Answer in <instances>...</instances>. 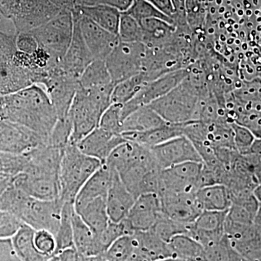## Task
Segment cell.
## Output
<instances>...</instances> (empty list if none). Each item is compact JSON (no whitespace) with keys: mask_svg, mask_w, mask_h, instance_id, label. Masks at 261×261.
Here are the masks:
<instances>
[{"mask_svg":"<svg viewBox=\"0 0 261 261\" xmlns=\"http://www.w3.org/2000/svg\"><path fill=\"white\" fill-rule=\"evenodd\" d=\"M0 112L10 121L27 127L47 142L58 120L47 92L37 84L5 99Z\"/></svg>","mask_w":261,"mask_h":261,"instance_id":"6da1fadb","label":"cell"},{"mask_svg":"<svg viewBox=\"0 0 261 261\" xmlns=\"http://www.w3.org/2000/svg\"><path fill=\"white\" fill-rule=\"evenodd\" d=\"M209 96L206 87L187 75L176 88L149 106L168 123L183 124L200 121L202 103Z\"/></svg>","mask_w":261,"mask_h":261,"instance_id":"7a4b0ae2","label":"cell"},{"mask_svg":"<svg viewBox=\"0 0 261 261\" xmlns=\"http://www.w3.org/2000/svg\"><path fill=\"white\" fill-rule=\"evenodd\" d=\"M114 87L84 89L80 86L70 110L73 124L70 142L78 143L99 126L103 113L112 104L111 94Z\"/></svg>","mask_w":261,"mask_h":261,"instance_id":"3957f363","label":"cell"},{"mask_svg":"<svg viewBox=\"0 0 261 261\" xmlns=\"http://www.w3.org/2000/svg\"><path fill=\"white\" fill-rule=\"evenodd\" d=\"M102 165L99 160L83 153L76 144L70 142L63 151L60 168V199L74 204L84 184Z\"/></svg>","mask_w":261,"mask_h":261,"instance_id":"277c9868","label":"cell"},{"mask_svg":"<svg viewBox=\"0 0 261 261\" xmlns=\"http://www.w3.org/2000/svg\"><path fill=\"white\" fill-rule=\"evenodd\" d=\"M30 32L37 39L39 47L47 51L57 63L64 56L71 43L73 14L71 12L62 11L56 18Z\"/></svg>","mask_w":261,"mask_h":261,"instance_id":"5b68a950","label":"cell"},{"mask_svg":"<svg viewBox=\"0 0 261 261\" xmlns=\"http://www.w3.org/2000/svg\"><path fill=\"white\" fill-rule=\"evenodd\" d=\"M147 47L143 43L119 42L106 63L113 83L117 84L140 73Z\"/></svg>","mask_w":261,"mask_h":261,"instance_id":"8992f818","label":"cell"},{"mask_svg":"<svg viewBox=\"0 0 261 261\" xmlns=\"http://www.w3.org/2000/svg\"><path fill=\"white\" fill-rule=\"evenodd\" d=\"M63 204L61 199L42 200L29 196L16 217L36 231L46 230L56 236L61 224Z\"/></svg>","mask_w":261,"mask_h":261,"instance_id":"52a82bcc","label":"cell"},{"mask_svg":"<svg viewBox=\"0 0 261 261\" xmlns=\"http://www.w3.org/2000/svg\"><path fill=\"white\" fill-rule=\"evenodd\" d=\"M190 71L188 68H180L161 75L157 80L146 84L132 100L123 105L121 111L123 121L136 110L149 106L169 93L187 78Z\"/></svg>","mask_w":261,"mask_h":261,"instance_id":"ba28073f","label":"cell"},{"mask_svg":"<svg viewBox=\"0 0 261 261\" xmlns=\"http://www.w3.org/2000/svg\"><path fill=\"white\" fill-rule=\"evenodd\" d=\"M202 167V162H187L162 170L159 195L197 191Z\"/></svg>","mask_w":261,"mask_h":261,"instance_id":"9c48e42d","label":"cell"},{"mask_svg":"<svg viewBox=\"0 0 261 261\" xmlns=\"http://www.w3.org/2000/svg\"><path fill=\"white\" fill-rule=\"evenodd\" d=\"M73 34L70 47L49 71L80 80L84 70L94 61V58L84 43L78 20L73 17Z\"/></svg>","mask_w":261,"mask_h":261,"instance_id":"30bf717a","label":"cell"},{"mask_svg":"<svg viewBox=\"0 0 261 261\" xmlns=\"http://www.w3.org/2000/svg\"><path fill=\"white\" fill-rule=\"evenodd\" d=\"M47 141L27 127L13 121H0V152L27 154Z\"/></svg>","mask_w":261,"mask_h":261,"instance_id":"8fae6325","label":"cell"},{"mask_svg":"<svg viewBox=\"0 0 261 261\" xmlns=\"http://www.w3.org/2000/svg\"><path fill=\"white\" fill-rule=\"evenodd\" d=\"M72 14L73 18L78 20L84 43L94 60L106 61L120 42L118 35L108 32L74 10Z\"/></svg>","mask_w":261,"mask_h":261,"instance_id":"7c38bea8","label":"cell"},{"mask_svg":"<svg viewBox=\"0 0 261 261\" xmlns=\"http://www.w3.org/2000/svg\"><path fill=\"white\" fill-rule=\"evenodd\" d=\"M161 169L187 162H202L198 151L185 136L174 137L151 148Z\"/></svg>","mask_w":261,"mask_h":261,"instance_id":"4fadbf2b","label":"cell"},{"mask_svg":"<svg viewBox=\"0 0 261 261\" xmlns=\"http://www.w3.org/2000/svg\"><path fill=\"white\" fill-rule=\"evenodd\" d=\"M44 87L56 108L58 119L69 116L72 103L80 87L79 80L49 72V77Z\"/></svg>","mask_w":261,"mask_h":261,"instance_id":"5bb4252c","label":"cell"},{"mask_svg":"<svg viewBox=\"0 0 261 261\" xmlns=\"http://www.w3.org/2000/svg\"><path fill=\"white\" fill-rule=\"evenodd\" d=\"M162 202L157 194H144L136 199L126 221L135 231H146L155 224L163 216Z\"/></svg>","mask_w":261,"mask_h":261,"instance_id":"9a60e30c","label":"cell"},{"mask_svg":"<svg viewBox=\"0 0 261 261\" xmlns=\"http://www.w3.org/2000/svg\"><path fill=\"white\" fill-rule=\"evenodd\" d=\"M160 197L164 214L173 221L187 226L193 224L202 212L196 200L195 192L167 193Z\"/></svg>","mask_w":261,"mask_h":261,"instance_id":"2e32d148","label":"cell"},{"mask_svg":"<svg viewBox=\"0 0 261 261\" xmlns=\"http://www.w3.org/2000/svg\"><path fill=\"white\" fill-rule=\"evenodd\" d=\"M12 183L33 198L42 200L60 199L59 177L22 173L13 177Z\"/></svg>","mask_w":261,"mask_h":261,"instance_id":"e0dca14e","label":"cell"},{"mask_svg":"<svg viewBox=\"0 0 261 261\" xmlns=\"http://www.w3.org/2000/svg\"><path fill=\"white\" fill-rule=\"evenodd\" d=\"M125 141L121 135L97 127L76 145L83 153L99 160L104 164L113 149Z\"/></svg>","mask_w":261,"mask_h":261,"instance_id":"ac0fdd59","label":"cell"},{"mask_svg":"<svg viewBox=\"0 0 261 261\" xmlns=\"http://www.w3.org/2000/svg\"><path fill=\"white\" fill-rule=\"evenodd\" d=\"M136 199L125 186L119 174L114 171L112 183L106 197V206L110 221L118 223L126 219Z\"/></svg>","mask_w":261,"mask_h":261,"instance_id":"d6986e66","label":"cell"},{"mask_svg":"<svg viewBox=\"0 0 261 261\" xmlns=\"http://www.w3.org/2000/svg\"><path fill=\"white\" fill-rule=\"evenodd\" d=\"M113 174V170L102 164L81 189L75 200V211L99 197L106 199L112 183Z\"/></svg>","mask_w":261,"mask_h":261,"instance_id":"ffe728a7","label":"cell"},{"mask_svg":"<svg viewBox=\"0 0 261 261\" xmlns=\"http://www.w3.org/2000/svg\"><path fill=\"white\" fill-rule=\"evenodd\" d=\"M150 154L151 149L126 140L113 149L104 164L120 175Z\"/></svg>","mask_w":261,"mask_h":261,"instance_id":"44dd1931","label":"cell"},{"mask_svg":"<svg viewBox=\"0 0 261 261\" xmlns=\"http://www.w3.org/2000/svg\"><path fill=\"white\" fill-rule=\"evenodd\" d=\"M182 135V124L171 123H166L164 126L146 132H128L121 135L125 140L135 142L149 149Z\"/></svg>","mask_w":261,"mask_h":261,"instance_id":"7402d4cb","label":"cell"},{"mask_svg":"<svg viewBox=\"0 0 261 261\" xmlns=\"http://www.w3.org/2000/svg\"><path fill=\"white\" fill-rule=\"evenodd\" d=\"M132 238L136 251L149 261H158L172 256L168 243H165L150 230L135 231Z\"/></svg>","mask_w":261,"mask_h":261,"instance_id":"603a6c76","label":"cell"},{"mask_svg":"<svg viewBox=\"0 0 261 261\" xmlns=\"http://www.w3.org/2000/svg\"><path fill=\"white\" fill-rule=\"evenodd\" d=\"M195 197L202 211H226L231 205L229 191L224 185L202 187L195 192Z\"/></svg>","mask_w":261,"mask_h":261,"instance_id":"cb8c5ba5","label":"cell"},{"mask_svg":"<svg viewBox=\"0 0 261 261\" xmlns=\"http://www.w3.org/2000/svg\"><path fill=\"white\" fill-rule=\"evenodd\" d=\"M74 11L92 20L108 32L118 35L121 12L107 5L80 6L76 5Z\"/></svg>","mask_w":261,"mask_h":261,"instance_id":"d4e9b609","label":"cell"},{"mask_svg":"<svg viewBox=\"0 0 261 261\" xmlns=\"http://www.w3.org/2000/svg\"><path fill=\"white\" fill-rule=\"evenodd\" d=\"M164 121L149 106H143L136 110L123 120L121 135L128 132H142L164 126Z\"/></svg>","mask_w":261,"mask_h":261,"instance_id":"484cf974","label":"cell"},{"mask_svg":"<svg viewBox=\"0 0 261 261\" xmlns=\"http://www.w3.org/2000/svg\"><path fill=\"white\" fill-rule=\"evenodd\" d=\"M90 228L94 235L102 232L110 223L106 199L99 197L75 211Z\"/></svg>","mask_w":261,"mask_h":261,"instance_id":"4316f807","label":"cell"},{"mask_svg":"<svg viewBox=\"0 0 261 261\" xmlns=\"http://www.w3.org/2000/svg\"><path fill=\"white\" fill-rule=\"evenodd\" d=\"M35 231L28 225L23 224L11 238L15 251L23 261H47L50 258L40 253L36 247Z\"/></svg>","mask_w":261,"mask_h":261,"instance_id":"83f0119b","label":"cell"},{"mask_svg":"<svg viewBox=\"0 0 261 261\" xmlns=\"http://www.w3.org/2000/svg\"><path fill=\"white\" fill-rule=\"evenodd\" d=\"M72 226L75 250L86 257L97 256L95 236L75 209L72 216Z\"/></svg>","mask_w":261,"mask_h":261,"instance_id":"f1b7e54d","label":"cell"},{"mask_svg":"<svg viewBox=\"0 0 261 261\" xmlns=\"http://www.w3.org/2000/svg\"><path fill=\"white\" fill-rule=\"evenodd\" d=\"M172 256L187 261H205V248L189 235H177L168 243Z\"/></svg>","mask_w":261,"mask_h":261,"instance_id":"f546056e","label":"cell"},{"mask_svg":"<svg viewBox=\"0 0 261 261\" xmlns=\"http://www.w3.org/2000/svg\"><path fill=\"white\" fill-rule=\"evenodd\" d=\"M80 86L84 89H100L115 85L108 71L106 61L94 60L84 70L79 80Z\"/></svg>","mask_w":261,"mask_h":261,"instance_id":"4dcf8cb0","label":"cell"},{"mask_svg":"<svg viewBox=\"0 0 261 261\" xmlns=\"http://www.w3.org/2000/svg\"><path fill=\"white\" fill-rule=\"evenodd\" d=\"M74 211V204L64 202L62 209L61 224L56 236V255L68 249L75 248L73 243V226L72 216Z\"/></svg>","mask_w":261,"mask_h":261,"instance_id":"1f68e13d","label":"cell"},{"mask_svg":"<svg viewBox=\"0 0 261 261\" xmlns=\"http://www.w3.org/2000/svg\"><path fill=\"white\" fill-rule=\"evenodd\" d=\"M134 233L126 219L118 223L110 221L107 227L102 232L94 235L98 255L106 253L108 248L118 239L126 235H132Z\"/></svg>","mask_w":261,"mask_h":261,"instance_id":"d6a6232c","label":"cell"},{"mask_svg":"<svg viewBox=\"0 0 261 261\" xmlns=\"http://www.w3.org/2000/svg\"><path fill=\"white\" fill-rule=\"evenodd\" d=\"M149 83L143 73L134 75L115 85L111 94V103L124 105L138 94L144 86Z\"/></svg>","mask_w":261,"mask_h":261,"instance_id":"836d02e7","label":"cell"},{"mask_svg":"<svg viewBox=\"0 0 261 261\" xmlns=\"http://www.w3.org/2000/svg\"><path fill=\"white\" fill-rule=\"evenodd\" d=\"M227 211H202L190 226L206 233L225 232L224 224Z\"/></svg>","mask_w":261,"mask_h":261,"instance_id":"e575fe53","label":"cell"},{"mask_svg":"<svg viewBox=\"0 0 261 261\" xmlns=\"http://www.w3.org/2000/svg\"><path fill=\"white\" fill-rule=\"evenodd\" d=\"M189 227L190 226L173 221L166 214H163L155 224L149 230L165 243H169L174 237L183 233L187 234Z\"/></svg>","mask_w":261,"mask_h":261,"instance_id":"d590c367","label":"cell"},{"mask_svg":"<svg viewBox=\"0 0 261 261\" xmlns=\"http://www.w3.org/2000/svg\"><path fill=\"white\" fill-rule=\"evenodd\" d=\"M118 37L121 42L142 43L143 31L136 19L126 13H121Z\"/></svg>","mask_w":261,"mask_h":261,"instance_id":"8d00e7d4","label":"cell"},{"mask_svg":"<svg viewBox=\"0 0 261 261\" xmlns=\"http://www.w3.org/2000/svg\"><path fill=\"white\" fill-rule=\"evenodd\" d=\"M123 13H126V14L133 17L138 22L144 19L154 18L161 19L169 23L174 24L172 18L160 11L147 0H135L128 10Z\"/></svg>","mask_w":261,"mask_h":261,"instance_id":"74e56055","label":"cell"},{"mask_svg":"<svg viewBox=\"0 0 261 261\" xmlns=\"http://www.w3.org/2000/svg\"><path fill=\"white\" fill-rule=\"evenodd\" d=\"M27 154H12L0 152V173L14 176L23 173L28 166Z\"/></svg>","mask_w":261,"mask_h":261,"instance_id":"f35d334b","label":"cell"},{"mask_svg":"<svg viewBox=\"0 0 261 261\" xmlns=\"http://www.w3.org/2000/svg\"><path fill=\"white\" fill-rule=\"evenodd\" d=\"M73 132V124L70 116L58 119L48 138L47 145L65 149L69 143Z\"/></svg>","mask_w":261,"mask_h":261,"instance_id":"ab89813d","label":"cell"},{"mask_svg":"<svg viewBox=\"0 0 261 261\" xmlns=\"http://www.w3.org/2000/svg\"><path fill=\"white\" fill-rule=\"evenodd\" d=\"M132 235H126L117 240L105 255L111 261H126L135 251Z\"/></svg>","mask_w":261,"mask_h":261,"instance_id":"60d3db41","label":"cell"},{"mask_svg":"<svg viewBox=\"0 0 261 261\" xmlns=\"http://www.w3.org/2000/svg\"><path fill=\"white\" fill-rule=\"evenodd\" d=\"M122 108L123 105L113 103L103 113L99 126L103 129L108 130L115 135H121L122 123Z\"/></svg>","mask_w":261,"mask_h":261,"instance_id":"b9f144b4","label":"cell"},{"mask_svg":"<svg viewBox=\"0 0 261 261\" xmlns=\"http://www.w3.org/2000/svg\"><path fill=\"white\" fill-rule=\"evenodd\" d=\"M231 125L233 130L235 149L240 154H248L256 137L250 128L243 125L239 124L235 122Z\"/></svg>","mask_w":261,"mask_h":261,"instance_id":"7bdbcfd3","label":"cell"},{"mask_svg":"<svg viewBox=\"0 0 261 261\" xmlns=\"http://www.w3.org/2000/svg\"><path fill=\"white\" fill-rule=\"evenodd\" d=\"M205 261H229L231 247L226 234L219 241L204 247Z\"/></svg>","mask_w":261,"mask_h":261,"instance_id":"ee69618b","label":"cell"},{"mask_svg":"<svg viewBox=\"0 0 261 261\" xmlns=\"http://www.w3.org/2000/svg\"><path fill=\"white\" fill-rule=\"evenodd\" d=\"M34 244L39 252L48 257L56 255V240L55 235L46 230H38L34 233Z\"/></svg>","mask_w":261,"mask_h":261,"instance_id":"f6af8a7d","label":"cell"},{"mask_svg":"<svg viewBox=\"0 0 261 261\" xmlns=\"http://www.w3.org/2000/svg\"><path fill=\"white\" fill-rule=\"evenodd\" d=\"M23 224L13 215L0 211V239L13 238Z\"/></svg>","mask_w":261,"mask_h":261,"instance_id":"bcb514c9","label":"cell"},{"mask_svg":"<svg viewBox=\"0 0 261 261\" xmlns=\"http://www.w3.org/2000/svg\"><path fill=\"white\" fill-rule=\"evenodd\" d=\"M133 3L134 0H77V5L80 6L107 5L116 8L121 13L128 10Z\"/></svg>","mask_w":261,"mask_h":261,"instance_id":"7dc6e473","label":"cell"},{"mask_svg":"<svg viewBox=\"0 0 261 261\" xmlns=\"http://www.w3.org/2000/svg\"><path fill=\"white\" fill-rule=\"evenodd\" d=\"M0 261H23L15 251L11 238L0 239Z\"/></svg>","mask_w":261,"mask_h":261,"instance_id":"c3c4849f","label":"cell"},{"mask_svg":"<svg viewBox=\"0 0 261 261\" xmlns=\"http://www.w3.org/2000/svg\"><path fill=\"white\" fill-rule=\"evenodd\" d=\"M18 47L21 53L32 54L39 48V43L30 32L23 33L18 39Z\"/></svg>","mask_w":261,"mask_h":261,"instance_id":"681fc988","label":"cell"},{"mask_svg":"<svg viewBox=\"0 0 261 261\" xmlns=\"http://www.w3.org/2000/svg\"><path fill=\"white\" fill-rule=\"evenodd\" d=\"M147 1L152 3L157 9L162 12L165 15L173 19L175 14V10L171 0H147Z\"/></svg>","mask_w":261,"mask_h":261,"instance_id":"f907efd6","label":"cell"},{"mask_svg":"<svg viewBox=\"0 0 261 261\" xmlns=\"http://www.w3.org/2000/svg\"><path fill=\"white\" fill-rule=\"evenodd\" d=\"M56 255H58L59 261H85L87 259L75 248L68 249Z\"/></svg>","mask_w":261,"mask_h":261,"instance_id":"816d5d0a","label":"cell"},{"mask_svg":"<svg viewBox=\"0 0 261 261\" xmlns=\"http://www.w3.org/2000/svg\"><path fill=\"white\" fill-rule=\"evenodd\" d=\"M12 179H13L12 176L0 173V195L9 186L10 183H11Z\"/></svg>","mask_w":261,"mask_h":261,"instance_id":"f5cc1de1","label":"cell"},{"mask_svg":"<svg viewBox=\"0 0 261 261\" xmlns=\"http://www.w3.org/2000/svg\"><path fill=\"white\" fill-rule=\"evenodd\" d=\"M254 197H255L258 203L261 205V185H257L252 192Z\"/></svg>","mask_w":261,"mask_h":261,"instance_id":"db71d44e","label":"cell"},{"mask_svg":"<svg viewBox=\"0 0 261 261\" xmlns=\"http://www.w3.org/2000/svg\"><path fill=\"white\" fill-rule=\"evenodd\" d=\"M254 224L257 227L261 228V205L259 206L258 210L255 216V221H254Z\"/></svg>","mask_w":261,"mask_h":261,"instance_id":"11a10c76","label":"cell"},{"mask_svg":"<svg viewBox=\"0 0 261 261\" xmlns=\"http://www.w3.org/2000/svg\"><path fill=\"white\" fill-rule=\"evenodd\" d=\"M158 261H187L186 260H184V259L180 258V257H167V258L163 259V260H160Z\"/></svg>","mask_w":261,"mask_h":261,"instance_id":"9f6ffc18","label":"cell"},{"mask_svg":"<svg viewBox=\"0 0 261 261\" xmlns=\"http://www.w3.org/2000/svg\"><path fill=\"white\" fill-rule=\"evenodd\" d=\"M47 261H59V259H58V255H53Z\"/></svg>","mask_w":261,"mask_h":261,"instance_id":"6f0895ef","label":"cell"},{"mask_svg":"<svg viewBox=\"0 0 261 261\" xmlns=\"http://www.w3.org/2000/svg\"><path fill=\"white\" fill-rule=\"evenodd\" d=\"M85 261H91L90 257H87Z\"/></svg>","mask_w":261,"mask_h":261,"instance_id":"680465c9","label":"cell"},{"mask_svg":"<svg viewBox=\"0 0 261 261\" xmlns=\"http://www.w3.org/2000/svg\"><path fill=\"white\" fill-rule=\"evenodd\" d=\"M134 1H135V0H134Z\"/></svg>","mask_w":261,"mask_h":261,"instance_id":"91938a15","label":"cell"}]
</instances>
